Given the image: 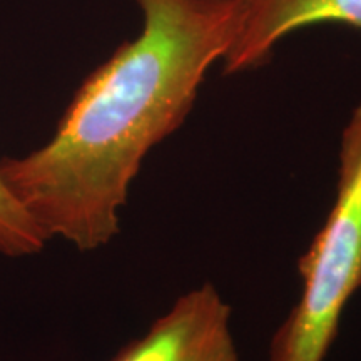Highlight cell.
<instances>
[{"label":"cell","mask_w":361,"mask_h":361,"mask_svg":"<svg viewBox=\"0 0 361 361\" xmlns=\"http://www.w3.org/2000/svg\"><path fill=\"white\" fill-rule=\"evenodd\" d=\"M137 37L90 72L51 141L0 161V179L42 236L109 245L149 152L183 126L231 39V0H135Z\"/></svg>","instance_id":"6da1fadb"},{"label":"cell","mask_w":361,"mask_h":361,"mask_svg":"<svg viewBox=\"0 0 361 361\" xmlns=\"http://www.w3.org/2000/svg\"><path fill=\"white\" fill-rule=\"evenodd\" d=\"M298 273L301 295L271 338L269 361H324L361 290V102L341 133L335 201Z\"/></svg>","instance_id":"7a4b0ae2"},{"label":"cell","mask_w":361,"mask_h":361,"mask_svg":"<svg viewBox=\"0 0 361 361\" xmlns=\"http://www.w3.org/2000/svg\"><path fill=\"white\" fill-rule=\"evenodd\" d=\"M111 361H239L231 308L214 284H200Z\"/></svg>","instance_id":"3957f363"},{"label":"cell","mask_w":361,"mask_h":361,"mask_svg":"<svg viewBox=\"0 0 361 361\" xmlns=\"http://www.w3.org/2000/svg\"><path fill=\"white\" fill-rule=\"evenodd\" d=\"M231 39L224 74L258 69L284 37L305 27L336 22L361 32V0H231Z\"/></svg>","instance_id":"277c9868"},{"label":"cell","mask_w":361,"mask_h":361,"mask_svg":"<svg viewBox=\"0 0 361 361\" xmlns=\"http://www.w3.org/2000/svg\"><path fill=\"white\" fill-rule=\"evenodd\" d=\"M45 243L47 239L0 179V252L8 258H24L39 252Z\"/></svg>","instance_id":"5b68a950"}]
</instances>
